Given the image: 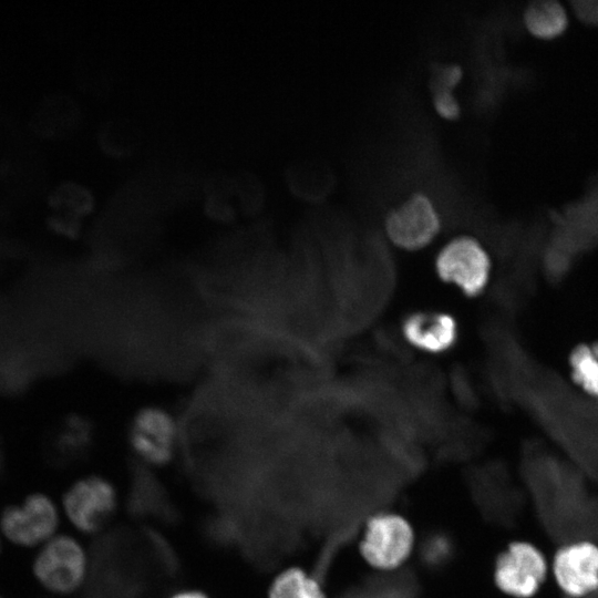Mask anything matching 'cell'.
I'll return each instance as SVG.
<instances>
[{
	"label": "cell",
	"mask_w": 598,
	"mask_h": 598,
	"mask_svg": "<svg viewBox=\"0 0 598 598\" xmlns=\"http://www.w3.org/2000/svg\"><path fill=\"white\" fill-rule=\"evenodd\" d=\"M450 90L439 86L435 89L434 106L440 115L446 118H454L460 113V106Z\"/></svg>",
	"instance_id": "5bb4252c"
},
{
	"label": "cell",
	"mask_w": 598,
	"mask_h": 598,
	"mask_svg": "<svg viewBox=\"0 0 598 598\" xmlns=\"http://www.w3.org/2000/svg\"><path fill=\"white\" fill-rule=\"evenodd\" d=\"M1 549H2V535H1V532H0V553H1Z\"/></svg>",
	"instance_id": "e0dca14e"
},
{
	"label": "cell",
	"mask_w": 598,
	"mask_h": 598,
	"mask_svg": "<svg viewBox=\"0 0 598 598\" xmlns=\"http://www.w3.org/2000/svg\"><path fill=\"white\" fill-rule=\"evenodd\" d=\"M524 22L530 34L548 40L560 35L568 25L566 10L556 1H537L525 11Z\"/></svg>",
	"instance_id": "7c38bea8"
},
{
	"label": "cell",
	"mask_w": 598,
	"mask_h": 598,
	"mask_svg": "<svg viewBox=\"0 0 598 598\" xmlns=\"http://www.w3.org/2000/svg\"><path fill=\"white\" fill-rule=\"evenodd\" d=\"M169 598H210V597L202 590L183 589L173 594Z\"/></svg>",
	"instance_id": "2e32d148"
},
{
	"label": "cell",
	"mask_w": 598,
	"mask_h": 598,
	"mask_svg": "<svg viewBox=\"0 0 598 598\" xmlns=\"http://www.w3.org/2000/svg\"><path fill=\"white\" fill-rule=\"evenodd\" d=\"M59 525L56 504L40 492L28 495L21 503L7 506L0 514L2 537L21 548L42 546L56 535Z\"/></svg>",
	"instance_id": "5b68a950"
},
{
	"label": "cell",
	"mask_w": 598,
	"mask_h": 598,
	"mask_svg": "<svg viewBox=\"0 0 598 598\" xmlns=\"http://www.w3.org/2000/svg\"><path fill=\"white\" fill-rule=\"evenodd\" d=\"M385 228L398 246L419 249L435 237L440 218L429 197L414 194L388 215Z\"/></svg>",
	"instance_id": "9c48e42d"
},
{
	"label": "cell",
	"mask_w": 598,
	"mask_h": 598,
	"mask_svg": "<svg viewBox=\"0 0 598 598\" xmlns=\"http://www.w3.org/2000/svg\"><path fill=\"white\" fill-rule=\"evenodd\" d=\"M127 442L137 458L151 466H164L175 456L179 426L174 414L158 404H146L132 415Z\"/></svg>",
	"instance_id": "3957f363"
},
{
	"label": "cell",
	"mask_w": 598,
	"mask_h": 598,
	"mask_svg": "<svg viewBox=\"0 0 598 598\" xmlns=\"http://www.w3.org/2000/svg\"><path fill=\"white\" fill-rule=\"evenodd\" d=\"M87 557L82 545L72 536L56 534L40 546L32 561V574L45 590L69 595L85 580Z\"/></svg>",
	"instance_id": "7a4b0ae2"
},
{
	"label": "cell",
	"mask_w": 598,
	"mask_h": 598,
	"mask_svg": "<svg viewBox=\"0 0 598 598\" xmlns=\"http://www.w3.org/2000/svg\"><path fill=\"white\" fill-rule=\"evenodd\" d=\"M405 339L414 347L431 353L452 348L457 339V326L447 313L421 311L408 316L402 326Z\"/></svg>",
	"instance_id": "30bf717a"
},
{
	"label": "cell",
	"mask_w": 598,
	"mask_h": 598,
	"mask_svg": "<svg viewBox=\"0 0 598 598\" xmlns=\"http://www.w3.org/2000/svg\"><path fill=\"white\" fill-rule=\"evenodd\" d=\"M559 590L570 598H585L598 590V545L577 540L557 548L550 565Z\"/></svg>",
	"instance_id": "ba28073f"
},
{
	"label": "cell",
	"mask_w": 598,
	"mask_h": 598,
	"mask_svg": "<svg viewBox=\"0 0 598 598\" xmlns=\"http://www.w3.org/2000/svg\"><path fill=\"white\" fill-rule=\"evenodd\" d=\"M116 491L105 477L90 475L73 483L64 493L62 507L69 522L85 534L99 532L115 513Z\"/></svg>",
	"instance_id": "8992f818"
},
{
	"label": "cell",
	"mask_w": 598,
	"mask_h": 598,
	"mask_svg": "<svg viewBox=\"0 0 598 598\" xmlns=\"http://www.w3.org/2000/svg\"><path fill=\"white\" fill-rule=\"evenodd\" d=\"M414 545L413 527L403 515L379 512L364 523L358 548L368 566L380 571H392L405 564Z\"/></svg>",
	"instance_id": "6da1fadb"
},
{
	"label": "cell",
	"mask_w": 598,
	"mask_h": 598,
	"mask_svg": "<svg viewBox=\"0 0 598 598\" xmlns=\"http://www.w3.org/2000/svg\"><path fill=\"white\" fill-rule=\"evenodd\" d=\"M268 598H327L320 581L307 570L292 566L271 581Z\"/></svg>",
	"instance_id": "8fae6325"
},
{
	"label": "cell",
	"mask_w": 598,
	"mask_h": 598,
	"mask_svg": "<svg viewBox=\"0 0 598 598\" xmlns=\"http://www.w3.org/2000/svg\"><path fill=\"white\" fill-rule=\"evenodd\" d=\"M439 277L474 297L486 287L491 274V259L474 238L457 237L446 244L435 261Z\"/></svg>",
	"instance_id": "52a82bcc"
},
{
	"label": "cell",
	"mask_w": 598,
	"mask_h": 598,
	"mask_svg": "<svg viewBox=\"0 0 598 598\" xmlns=\"http://www.w3.org/2000/svg\"><path fill=\"white\" fill-rule=\"evenodd\" d=\"M574 382L587 394L598 399V354L590 343L576 346L569 355Z\"/></svg>",
	"instance_id": "4fadbf2b"
},
{
	"label": "cell",
	"mask_w": 598,
	"mask_h": 598,
	"mask_svg": "<svg viewBox=\"0 0 598 598\" xmlns=\"http://www.w3.org/2000/svg\"><path fill=\"white\" fill-rule=\"evenodd\" d=\"M0 598H3V597L0 595Z\"/></svg>",
	"instance_id": "ac0fdd59"
},
{
	"label": "cell",
	"mask_w": 598,
	"mask_h": 598,
	"mask_svg": "<svg viewBox=\"0 0 598 598\" xmlns=\"http://www.w3.org/2000/svg\"><path fill=\"white\" fill-rule=\"evenodd\" d=\"M548 573V560L539 547L527 540H514L497 555L493 580L496 588L508 597L533 598Z\"/></svg>",
	"instance_id": "277c9868"
},
{
	"label": "cell",
	"mask_w": 598,
	"mask_h": 598,
	"mask_svg": "<svg viewBox=\"0 0 598 598\" xmlns=\"http://www.w3.org/2000/svg\"><path fill=\"white\" fill-rule=\"evenodd\" d=\"M462 76V70L457 65H448L441 70L437 78V86L451 89Z\"/></svg>",
	"instance_id": "9a60e30c"
}]
</instances>
